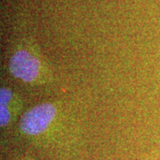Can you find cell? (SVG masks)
I'll list each match as a JSON object with an SVG mask.
<instances>
[{"label":"cell","instance_id":"cell-4","mask_svg":"<svg viewBox=\"0 0 160 160\" xmlns=\"http://www.w3.org/2000/svg\"><path fill=\"white\" fill-rule=\"evenodd\" d=\"M15 160H38L34 158H31L29 156H22V157H19L18 158H16Z\"/></svg>","mask_w":160,"mask_h":160},{"label":"cell","instance_id":"cell-5","mask_svg":"<svg viewBox=\"0 0 160 160\" xmlns=\"http://www.w3.org/2000/svg\"><path fill=\"white\" fill-rule=\"evenodd\" d=\"M147 160H149V159H147Z\"/></svg>","mask_w":160,"mask_h":160},{"label":"cell","instance_id":"cell-2","mask_svg":"<svg viewBox=\"0 0 160 160\" xmlns=\"http://www.w3.org/2000/svg\"><path fill=\"white\" fill-rule=\"evenodd\" d=\"M6 68L12 79L31 88L49 86L54 80L51 64L30 38L18 39L8 47Z\"/></svg>","mask_w":160,"mask_h":160},{"label":"cell","instance_id":"cell-3","mask_svg":"<svg viewBox=\"0 0 160 160\" xmlns=\"http://www.w3.org/2000/svg\"><path fill=\"white\" fill-rule=\"evenodd\" d=\"M25 111V103L22 94L6 81L0 86V130L1 133L13 131Z\"/></svg>","mask_w":160,"mask_h":160},{"label":"cell","instance_id":"cell-1","mask_svg":"<svg viewBox=\"0 0 160 160\" xmlns=\"http://www.w3.org/2000/svg\"><path fill=\"white\" fill-rule=\"evenodd\" d=\"M80 132L75 109L61 100L42 102L25 109L13 129L18 140L46 150L74 148Z\"/></svg>","mask_w":160,"mask_h":160}]
</instances>
